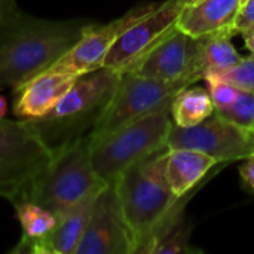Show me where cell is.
I'll list each match as a JSON object with an SVG mask.
<instances>
[{
	"label": "cell",
	"instance_id": "obj_8",
	"mask_svg": "<svg viewBox=\"0 0 254 254\" xmlns=\"http://www.w3.org/2000/svg\"><path fill=\"white\" fill-rule=\"evenodd\" d=\"M167 147L198 150L219 162L240 161L254 153V132L229 122L214 112L195 127H177L173 124Z\"/></svg>",
	"mask_w": 254,
	"mask_h": 254
},
{
	"label": "cell",
	"instance_id": "obj_13",
	"mask_svg": "<svg viewBox=\"0 0 254 254\" xmlns=\"http://www.w3.org/2000/svg\"><path fill=\"white\" fill-rule=\"evenodd\" d=\"M77 80V76L61 71H45L25 83L13 103V115L19 119H37L49 113Z\"/></svg>",
	"mask_w": 254,
	"mask_h": 254
},
{
	"label": "cell",
	"instance_id": "obj_25",
	"mask_svg": "<svg viewBox=\"0 0 254 254\" xmlns=\"http://www.w3.org/2000/svg\"><path fill=\"white\" fill-rule=\"evenodd\" d=\"M240 174H241L243 180L246 182V185L254 190V153L250 155L249 158H246V162L243 164Z\"/></svg>",
	"mask_w": 254,
	"mask_h": 254
},
{
	"label": "cell",
	"instance_id": "obj_3",
	"mask_svg": "<svg viewBox=\"0 0 254 254\" xmlns=\"http://www.w3.org/2000/svg\"><path fill=\"white\" fill-rule=\"evenodd\" d=\"M106 185L92 167L88 135H82L54 149L49 162L33 179L25 201L58 214Z\"/></svg>",
	"mask_w": 254,
	"mask_h": 254
},
{
	"label": "cell",
	"instance_id": "obj_29",
	"mask_svg": "<svg viewBox=\"0 0 254 254\" xmlns=\"http://www.w3.org/2000/svg\"><path fill=\"white\" fill-rule=\"evenodd\" d=\"M246 1H247V0H241V4H243V3H246Z\"/></svg>",
	"mask_w": 254,
	"mask_h": 254
},
{
	"label": "cell",
	"instance_id": "obj_16",
	"mask_svg": "<svg viewBox=\"0 0 254 254\" xmlns=\"http://www.w3.org/2000/svg\"><path fill=\"white\" fill-rule=\"evenodd\" d=\"M219 164L217 159L190 149H168L165 173L173 195L180 199Z\"/></svg>",
	"mask_w": 254,
	"mask_h": 254
},
{
	"label": "cell",
	"instance_id": "obj_12",
	"mask_svg": "<svg viewBox=\"0 0 254 254\" xmlns=\"http://www.w3.org/2000/svg\"><path fill=\"white\" fill-rule=\"evenodd\" d=\"M132 234L121 213L113 183L97 195L76 254H134Z\"/></svg>",
	"mask_w": 254,
	"mask_h": 254
},
{
	"label": "cell",
	"instance_id": "obj_2",
	"mask_svg": "<svg viewBox=\"0 0 254 254\" xmlns=\"http://www.w3.org/2000/svg\"><path fill=\"white\" fill-rule=\"evenodd\" d=\"M167 155L168 147H164L127 168L113 182L121 213L134 238V254H138L159 223L182 199L173 195L168 185Z\"/></svg>",
	"mask_w": 254,
	"mask_h": 254
},
{
	"label": "cell",
	"instance_id": "obj_4",
	"mask_svg": "<svg viewBox=\"0 0 254 254\" xmlns=\"http://www.w3.org/2000/svg\"><path fill=\"white\" fill-rule=\"evenodd\" d=\"M122 73L101 67L79 76L55 107L42 118L28 119L52 147L71 141L91 127L109 103Z\"/></svg>",
	"mask_w": 254,
	"mask_h": 254
},
{
	"label": "cell",
	"instance_id": "obj_15",
	"mask_svg": "<svg viewBox=\"0 0 254 254\" xmlns=\"http://www.w3.org/2000/svg\"><path fill=\"white\" fill-rule=\"evenodd\" d=\"M241 0H199L185 3L176 27L193 37L232 31ZM235 34V33H234Z\"/></svg>",
	"mask_w": 254,
	"mask_h": 254
},
{
	"label": "cell",
	"instance_id": "obj_11",
	"mask_svg": "<svg viewBox=\"0 0 254 254\" xmlns=\"http://www.w3.org/2000/svg\"><path fill=\"white\" fill-rule=\"evenodd\" d=\"M185 0H165L150 13L128 27L113 43L103 67L118 73L128 71L164 36L176 28Z\"/></svg>",
	"mask_w": 254,
	"mask_h": 254
},
{
	"label": "cell",
	"instance_id": "obj_19",
	"mask_svg": "<svg viewBox=\"0 0 254 254\" xmlns=\"http://www.w3.org/2000/svg\"><path fill=\"white\" fill-rule=\"evenodd\" d=\"M232 31H219L202 37L199 65L202 76L207 71H222L234 67L241 61V55L231 42Z\"/></svg>",
	"mask_w": 254,
	"mask_h": 254
},
{
	"label": "cell",
	"instance_id": "obj_5",
	"mask_svg": "<svg viewBox=\"0 0 254 254\" xmlns=\"http://www.w3.org/2000/svg\"><path fill=\"white\" fill-rule=\"evenodd\" d=\"M173 127L170 107L103 135H88L89 156L98 177L113 183L127 168L167 147Z\"/></svg>",
	"mask_w": 254,
	"mask_h": 254
},
{
	"label": "cell",
	"instance_id": "obj_20",
	"mask_svg": "<svg viewBox=\"0 0 254 254\" xmlns=\"http://www.w3.org/2000/svg\"><path fill=\"white\" fill-rule=\"evenodd\" d=\"M214 112L241 128L254 129V94L252 92L240 89L238 97L231 106Z\"/></svg>",
	"mask_w": 254,
	"mask_h": 254
},
{
	"label": "cell",
	"instance_id": "obj_7",
	"mask_svg": "<svg viewBox=\"0 0 254 254\" xmlns=\"http://www.w3.org/2000/svg\"><path fill=\"white\" fill-rule=\"evenodd\" d=\"M193 83V80L188 79L161 80L125 71L121 74L109 103L91 128L89 135L95 137L112 132L129 122L171 107L174 97Z\"/></svg>",
	"mask_w": 254,
	"mask_h": 254
},
{
	"label": "cell",
	"instance_id": "obj_14",
	"mask_svg": "<svg viewBox=\"0 0 254 254\" xmlns=\"http://www.w3.org/2000/svg\"><path fill=\"white\" fill-rule=\"evenodd\" d=\"M101 190L89 193L67 210L55 214L54 231L39 241L30 254H76V249L85 234L94 202Z\"/></svg>",
	"mask_w": 254,
	"mask_h": 254
},
{
	"label": "cell",
	"instance_id": "obj_23",
	"mask_svg": "<svg viewBox=\"0 0 254 254\" xmlns=\"http://www.w3.org/2000/svg\"><path fill=\"white\" fill-rule=\"evenodd\" d=\"M254 27V0H247L238 9L237 18L234 21V33L244 34Z\"/></svg>",
	"mask_w": 254,
	"mask_h": 254
},
{
	"label": "cell",
	"instance_id": "obj_1",
	"mask_svg": "<svg viewBox=\"0 0 254 254\" xmlns=\"http://www.w3.org/2000/svg\"><path fill=\"white\" fill-rule=\"evenodd\" d=\"M89 24L83 19H40L21 12L0 30V85L18 92L55 64Z\"/></svg>",
	"mask_w": 254,
	"mask_h": 254
},
{
	"label": "cell",
	"instance_id": "obj_17",
	"mask_svg": "<svg viewBox=\"0 0 254 254\" xmlns=\"http://www.w3.org/2000/svg\"><path fill=\"white\" fill-rule=\"evenodd\" d=\"M13 208L22 235L10 253L30 254L31 249L39 241H42L54 231L57 225V216L51 210L31 201H21L13 205Z\"/></svg>",
	"mask_w": 254,
	"mask_h": 254
},
{
	"label": "cell",
	"instance_id": "obj_6",
	"mask_svg": "<svg viewBox=\"0 0 254 254\" xmlns=\"http://www.w3.org/2000/svg\"><path fill=\"white\" fill-rule=\"evenodd\" d=\"M54 149L28 119L0 121V198L16 205L25 201L33 179L43 170Z\"/></svg>",
	"mask_w": 254,
	"mask_h": 254
},
{
	"label": "cell",
	"instance_id": "obj_21",
	"mask_svg": "<svg viewBox=\"0 0 254 254\" xmlns=\"http://www.w3.org/2000/svg\"><path fill=\"white\" fill-rule=\"evenodd\" d=\"M204 74H211L235 85L241 91L254 94V57L241 58L238 64L222 71H207Z\"/></svg>",
	"mask_w": 254,
	"mask_h": 254
},
{
	"label": "cell",
	"instance_id": "obj_22",
	"mask_svg": "<svg viewBox=\"0 0 254 254\" xmlns=\"http://www.w3.org/2000/svg\"><path fill=\"white\" fill-rule=\"evenodd\" d=\"M202 80L207 85V91L211 97V101H213L216 110H222V109L231 106L240 94V89L235 85H232L223 79H219L216 76L204 74Z\"/></svg>",
	"mask_w": 254,
	"mask_h": 254
},
{
	"label": "cell",
	"instance_id": "obj_26",
	"mask_svg": "<svg viewBox=\"0 0 254 254\" xmlns=\"http://www.w3.org/2000/svg\"><path fill=\"white\" fill-rule=\"evenodd\" d=\"M243 37H244V42H246V48L250 51L252 57H254V31H252V33H244Z\"/></svg>",
	"mask_w": 254,
	"mask_h": 254
},
{
	"label": "cell",
	"instance_id": "obj_10",
	"mask_svg": "<svg viewBox=\"0 0 254 254\" xmlns=\"http://www.w3.org/2000/svg\"><path fill=\"white\" fill-rule=\"evenodd\" d=\"M202 37H193L177 27L164 36L128 71L161 80L202 79L199 54Z\"/></svg>",
	"mask_w": 254,
	"mask_h": 254
},
{
	"label": "cell",
	"instance_id": "obj_30",
	"mask_svg": "<svg viewBox=\"0 0 254 254\" xmlns=\"http://www.w3.org/2000/svg\"><path fill=\"white\" fill-rule=\"evenodd\" d=\"M253 132H254V129H253Z\"/></svg>",
	"mask_w": 254,
	"mask_h": 254
},
{
	"label": "cell",
	"instance_id": "obj_18",
	"mask_svg": "<svg viewBox=\"0 0 254 254\" xmlns=\"http://www.w3.org/2000/svg\"><path fill=\"white\" fill-rule=\"evenodd\" d=\"M214 110L208 91L193 85L180 91L170 107L173 124L177 127H195L208 119Z\"/></svg>",
	"mask_w": 254,
	"mask_h": 254
},
{
	"label": "cell",
	"instance_id": "obj_9",
	"mask_svg": "<svg viewBox=\"0 0 254 254\" xmlns=\"http://www.w3.org/2000/svg\"><path fill=\"white\" fill-rule=\"evenodd\" d=\"M159 3H144L134 6L125 15L107 22H91L82 33L80 39L46 71H61L74 76H83L103 67L106 55L109 54L118 37L134 22L150 13Z\"/></svg>",
	"mask_w": 254,
	"mask_h": 254
},
{
	"label": "cell",
	"instance_id": "obj_28",
	"mask_svg": "<svg viewBox=\"0 0 254 254\" xmlns=\"http://www.w3.org/2000/svg\"><path fill=\"white\" fill-rule=\"evenodd\" d=\"M252 31H254V27H252V28H250L249 31H246V33H252Z\"/></svg>",
	"mask_w": 254,
	"mask_h": 254
},
{
	"label": "cell",
	"instance_id": "obj_27",
	"mask_svg": "<svg viewBox=\"0 0 254 254\" xmlns=\"http://www.w3.org/2000/svg\"><path fill=\"white\" fill-rule=\"evenodd\" d=\"M6 113H7V100L3 95H0V121L4 119Z\"/></svg>",
	"mask_w": 254,
	"mask_h": 254
},
{
	"label": "cell",
	"instance_id": "obj_24",
	"mask_svg": "<svg viewBox=\"0 0 254 254\" xmlns=\"http://www.w3.org/2000/svg\"><path fill=\"white\" fill-rule=\"evenodd\" d=\"M21 13L15 0H0V30Z\"/></svg>",
	"mask_w": 254,
	"mask_h": 254
}]
</instances>
